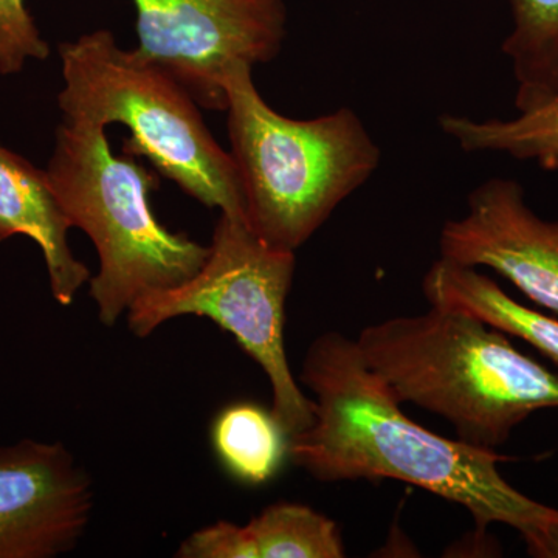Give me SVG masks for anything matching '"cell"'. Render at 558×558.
Listing matches in <instances>:
<instances>
[{
	"label": "cell",
	"mask_w": 558,
	"mask_h": 558,
	"mask_svg": "<svg viewBox=\"0 0 558 558\" xmlns=\"http://www.w3.org/2000/svg\"><path fill=\"white\" fill-rule=\"evenodd\" d=\"M106 128L62 120L46 172L70 226L97 250L90 278L98 319L112 328L132 303L189 281L209 247L161 226L150 207L159 180L137 157L110 149Z\"/></svg>",
	"instance_id": "277c9868"
},
{
	"label": "cell",
	"mask_w": 558,
	"mask_h": 558,
	"mask_svg": "<svg viewBox=\"0 0 558 558\" xmlns=\"http://www.w3.org/2000/svg\"><path fill=\"white\" fill-rule=\"evenodd\" d=\"M70 229L46 170L0 143V244L27 236L39 245L51 295L61 306L73 304L92 278L70 248Z\"/></svg>",
	"instance_id": "30bf717a"
},
{
	"label": "cell",
	"mask_w": 558,
	"mask_h": 558,
	"mask_svg": "<svg viewBox=\"0 0 558 558\" xmlns=\"http://www.w3.org/2000/svg\"><path fill=\"white\" fill-rule=\"evenodd\" d=\"M440 258L488 267L529 300L558 314V220H543L512 179L492 178L468 197L462 218L447 220Z\"/></svg>",
	"instance_id": "9c48e42d"
},
{
	"label": "cell",
	"mask_w": 558,
	"mask_h": 558,
	"mask_svg": "<svg viewBox=\"0 0 558 558\" xmlns=\"http://www.w3.org/2000/svg\"><path fill=\"white\" fill-rule=\"evenodd\" d=\"M62 120L131 131L121 153L146 157L183 193L220 213L244 215L230 153L213 137L201 106L182 84L137 49L124 50L109 31L60 44ZM245 216V215H244Z\"/></svg>",
	"instance_id": "5b68a950"
},
{
	"label": "cell",
	"mask_w": 558,
	"mask_h": 558,
	"mask_svg": "<svg viewBox=\"0 0 558 558\" xmlns=\"http://www.w3.org/2000/svg\"><path fill=\"white\" fill-rule=\"evenodd\" d=\"M94 509L86 470L62 442L0 447V558H54L75 549Z\"/></svg>",
	"instance_id": "ba28073f"
},
{
	"label": "cell",
	"mask_w": 558,
	"mask_h": 558,
	"mask_svg": "<svg viewBox=\"0 0 558 558\" xmlns=\"http://www.w3.org/2000/svg\"><path fill=\"white\" fill-rule=\"evenodd\" d=\"M209 436L219 464L245 486L274 480L289 457V435L271 410L247 400L223 407Z\"/></svg>",
	"instance_id": "7c38bea8"
},
{
	"label": "cell",
	"mask_w": 558,
	"mask_h": 558,
	"mask_svg": "<svg viewBox=\"0 0 558 558\" xmlns=\"http://www.w3.org/2000/svg\"><path fill=\"white\" fill-rule=\"evenodd\" d=\"M439 128L465 153H505L558 171V94L517 119L478 121L444 113Z\"/></svg>",
	"instance_id": "5bb4252c"
},
{
	"label": "cell",
	"mask_w": 558,
	"mask_h": 558,
	"mask_svg": "<svg viewBox=\"0 0 558 558\" xmlns=\"http://www.w3.org/2000/svg\"><path fill=\"white\" fill-rule=\"evenodd\" d=\"M355 343L396 399L447 418L472 446L495 450L535 411L558 409L557 374L464 312L429 306L368 326Z\"/></svg>",
	"instance_id": "7a4b0ae2"
},
{
	"label": "cell",
	"mask_w": 558,
	"mask_h": 558,
	"mask_svg": "<svg viewBox=\"0 0 558 558\" xmlns=\"http://www.w3.org/2000/svg\"><path fill=\"white\" fill-rule=\"evenodd\" d=\"M179 558H258L255 539L247 526L218 521L180 543Z\"/></svg>",
	"instance_id": "e0dca14e"
},
{
	"label": "cell",
	"mask_w": 558,
	"mask_h": 558,
	"mask_svg": "<svg viewBox=\"0 0 558 558\" xmlns=\"http://www.w3.org/2000/svg\"><path fill=\"white\" fill-rule=\"evenodd\" d=\"M252 72L234 62L222 78L245 220L271 247L296 252L373 178L381 153L354 110L289 119L260 97Z\"/></svg>",
	"instance_id": "3957f363"
},
{
	"label": "cell",
	"mask_w": 558,
	"mask_h": 558,
	"mask_svg": "<svg viewBox=\"0 0 558 558\" xmlns=\"http://www.w3.org/2000/svg\"><path fill=\"white\" fill-rule=\"evenodd\" d=\"M429 306L464 312L526 341L558 366V319L523 306L476 267L440 258L422 279Z\"/></svg>",
	"instance_id": "8fae6325"
},
{
	"label": "cell",
	"mask_w": 558,
	"mask_h": 558,
	"mask_svg": "<svg viewBox=\"0 0 558 558\" xmlns=\"http://www.w3.org/2000/svg\"><path fill=\"white\" fill-rule=\"evenodd\" d=\"M295 266V252L260 240L244 215L220 213L197 274L175 288L140 296L128 311V326L145 339L172 318L213 319L266 373L271 413L292 439L315 418L314 400L301 391L286 352V301Z\"/></svg>",
	"instance_id": "8992f818"
},
{
	"label": "cell",
	"mask_w": 558,
	"mask_h": 558,
	"mask_svg": "<svg viewBox=\"0 0 558 558\" xmlns=\"http://www.w3.org/2000/svg\"><path fill=\"white\" fill-rule=\"evenodd\" d=\"M258 558H341L343 539L336 521L307 506L275 502L247 524Z\"/></svg>",
	"instance_id": "9a60e30c"
},
{
	"label": "cell",
	"mask_w": 558,
	"mask_h": 558,
	"mask_svg": "<svg viewBox=\"0 0 558 558\" xmlns=\"http://www.w3.org/2000/svg\"><path fill=\"white\" fill-rule=\"evenodd\" d=\"M132 2L140 53L170 72L204 109L227 110V69L275 60L288 36L284 0Z\"/></svg>",
	"instance_id": "52a82bcc"
},
{
	"label": "cell",
	"mask_w": 558,
	"mask_h": 558,
	"mask_svg": "<svg viewBox=\"0 0 558 558\" xmlns=\"http://www.w3.org/2000/svg\"><path fill=\"white\" fill-rule=\"evenodd\" d=\"M513 28L502 43L526 112L558 94V0H510Z\"/></svg>",
	"instance_id": "4fadbf2b"
},
{
	"label": "cell",
	"mask_w": 558,
	"mask_h": 558,
	"mask_svg": "<svg viewBox=\"0 0 558 558\" xmlns=\"http://www.w3.org/2000/svg\"><path fill=\"white\" fill-rule=\"evenodd\" d=\"M300 381L314 392L315 418L290 439L289 457L315 480L402 481L462 506L478 537L505 524L532 557L558 558V510L510 486L499 472L510 458L411 421L355 340L326 332L312 341Z\"/></svg>",
	"instance_id": "6da1fadb"
},
{
	"label": "cell",
	"mask_w": 558,
	"mask_h": 558,
	"mask_svg": "<svg viewBox=\"0 0 558 558\" xmlns=\"http://www.w3.org/2000/svg\"><path fill=\"white\" fill-rule=\"evenodd\" d=\"M49 57V44L40 36L25 0H0V75H16L28 60Z\"/></svg>",
	"instance_id": "2e32d148"
}]
</instances>
